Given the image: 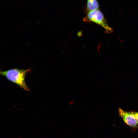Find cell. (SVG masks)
I'll return each mask as SVG.
<instances>
[{
  "label": "cell",
  "mask_w": 138,
  "mask_h": 138,
  "mask_svg": "<svg viewBox=\"0 0 138 138\" xmlns=\"http://www.w3.org/2000/svg\"><path fill=\"white\" fill-rule=\"evenodd\" d=\"M118 112L119 116L127 125L132 128H138V123L134 112L127 111L119 108Z\"/></svg>",
  "instance_id": "cell-3"
},
{
  "label": "cell",
  "mask_w": 138,
  "mask_h": 138,
  "mask_svg": "<svg viewBox=\"0 0 138 138\" xmlns=\"http://www.w3.org/2000/svg\"><path fill=\"white\" fill-rule=\"evenodd\" d=\"M134 113L136 119L138 123V112H134Z\"/></svg>",
  "instance_id": "cell-5"
},
{
  "label": "cell",
  "mask_w": 138,
  "mask_h": 138,
  "mask_svg": "<svg viewBox=\"0 0 138 138\" xmlns=\"http://www.w3.org/2000/svg\"><path fill=\"white\" fill-rule=\"evenodd\" d=\"M83 19L84 21L96 24L103 28L107 32H112V28L108 25L103 14L99 9L90 11L86 10Z\"/></svg>",
  "instance_id": "cell-2"
},
{
  "label": "cell",
  "mask_w": 138,
  "mask_h": 138,
  "mask_svg": "<svg viewBox=\"0 0 138 138\" xmlns=\"http://www.w3.org/2000/svg\"><path fill=\"white\" fill-rule=\"evenodd\" d=\"M31 71L30 69L24 70L14 68L4 71L0 70V74L24 90L28 91L30 90L25 83V77L26 74Z\"/></svg>",
  "instance_id": "cell-1"
},
{
  "label": "cell",
  "mask_w": 138,
  "mask_h": 138,
  "mask_svg": "<svg viewBox=\"0 0 138 138\" xmlns=\"http://www.w3.org/2000/svg\"><path fill=\"white\" fill-rule=\"evenodd\" d=\"M86 9L92 10L99 9V5L97 0H87Z\"/></svg>",
  "instance_id": "cell-4"
}]
</instances>
